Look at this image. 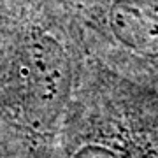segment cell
Segmentation results:
<instances>
[{
	"label": "cell",
	"mask_w": 158,
	"mask_h": 158,
	"mask_svg": "<svg viewBox=\"0 0 158 158\" xmlns=\"http://www.w3.org/2000/svg\"><path fill=\"white\" fill-rule=\"evenodd\" d=\"M107 25L125 49L158 62V0H114Z\"/></svg>",
	"instance_id": "6da1fadb"
}]
</instances>
